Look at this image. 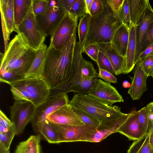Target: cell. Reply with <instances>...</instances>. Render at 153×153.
Instances as JSON below:
<instances>
[{"instance_id":"e0dca14e","label":"cell","mask_w":153,"mask_h":153,"mask_svg":"<svg viewBox=\"0 0 153 153\" xmlns=\"http://www.w3.org/2000/svg\"><path fill=\"white\" fill-rule=\"evenodd\" d=\"M130 112V115L117 132L126 136L130 140H137L145 135L140 127L138 111L134 108Z\"/></svg>"},{"instance_id":"7a4b0ae2","label":"cell","mask_w":153,"mask_h":153,"mask_svg":"<svg viewBox=\"0 0 153 153\" xmlns=\"http://www.w3.org/2000/svg\"><path fill=\"white\" fill-rule=\"evenodd\" d=\"M36 52L26 45L18 34L16 35L4 52L0 53L1 82L10 85L25 78Z\"/></svg>"},{"instance_id":"9a60e30c","label":"cell","mask_w":153,"mask_h":153,"mask_svg":"<svg viewBox=\"0 0 153 153\" xmlns=\"http://www.w3.org/2000/svg\"><path fill=\"white\" fill-rule=\"evenodd\" d=\"M47 120L53 124L74 126L85 125L69 103L50 115Z\"/></svg>"},{"instance_id":"8d00e7d4","label":"cell","mask_w":153,"mask_h":153,"mask_svg":"<svg viewBox=\"0 0 153 153\" xmlns=\"http://www.w3.org/2000/svg\"><path fill=\"white\" fill-rule=\"evenodd\" d=\"M82 121L86 125L98 126L100 122L89 115L77 108H72Z\"/></svg>"},{"instance_id":"1f68e13d","label":"cell","mask_w":153,"mask_h":153,"mask_svg":"<svg viewBox=\"0 0 153 153\" xmlns=\"http://www.w3.org/2000/svg\"><path fill=\"white\" fill-rule=\"evenodd\" d=\"M69 13L78 19L87 14L85 0H75Z\"/></svg>"},{"instance_id":"4fadbf2b","label":"cell","mask_w":153,"mask_h":153,"mask_svg":"<svg viewBox=\"0 0 153 153\" xmlns=\"http://www.w3.org/2000/svg\"><path fill=\"white\" fill-rule=\"evenodd\" d=\"M130 114L131 112L128 114L124 113L116 118L101 121L94 132L87 136L83 142H99L110 135L117 132Z\"/></svg>"},{"instance_id":"ffe728a7","label":"cell","mask_w":153,"mask_h":153,"mask_svg":"<svg viewBox=\"0 0 153 153\" xmlns=\"http://www.w3.org/2000/svg\"><path fill=\"white\" fill-rule=\"evenodd\" d=\"M16 131L13 123L1 110L0 111V144L9 149Z\"/></svg>"},{"instance_id":"ba28073f","label":"cell","mask_w":153,"mask_h":153,"mask_svg":"<svg viewBox=\"0 0 153 153\" xmlns=\"http://www.w3.org/2000/svg\"><path fill=\"white\" fill-rule=\"evenodd\" d=\"M67 12L62 0H48L44 13L36 16L38 25L46 37L51 35Z\"/></svg>"},{"instance_id":"3957f363","label":"cell","mask_w":153,"mask_h":153,"mask_svg":"<svg viewBox=\"0 0 153 153\" xmlns=\"http://www.w3.org/2000/svg\"><path fill=\"white\" fill-rule=\"evenodd\" d=\"M104 8L101 13L91 18L85 46L91 44L111 42L116 30L123 24L117 19L107 0H102Z\"/></svg>"},{"instance_id":"f5cc1de1","label":"cell","mask_w":153,"mask_h":153,"mask_svg":"<svg viewBox=\"0 0 153 153\" xmlns=\"http://www.w3.org/2000/svg\"><path fill=\"white\" fill-rule=\"evenodd\" d=\"M152 78H153V75H152Z\"/></svg>"},{"instance_id":"f546056e","label":"cell","mask_w":153,"mask_h":153,"mask_svg":"<svg viewBox=\"0 0 153 153\" xmlns=\"http://www.w3.org/2000/svg\"><path fill=\"white\" fill-rule=\"evenodd\" d=\"M91 17L90 14L87 13L79 20L78 26V35L79 42L82 46L84 45L86 38Z\"/></svg>"},{"instance_id":"74e56055","label":"cell","mask_w":153,"mask_h":153,"mask_svg":"<svg viewBox=\"0 0 153 153\" xmlns=\"http://www.w3.org/2000/svg\"><path fill=\"white\" fill-rule=\"evenodd\" d=\"M153 44V22L149 25L141 45L140 54Z\"/></svg>"},{"instance_id":"7dc6e473","label":"cell","mask_w":153,"mask_h":153,"mask_svg":"<svg viewBox=\"0 0 153 153\" xmlns=\"http://www.w3.org/2000/svg\"><path fill=\"white\" fill-rule=\"evenodd\" d=\"M148 133L149 135V143L151 147H153V128L148 129Z\"/></svg>"},{"instance_id":"e575fe53","label":"cell","mask_w":153,"mask_h":153,"mask_svg":"<svg viewBox=\"0 0 153 153\" xmlns=\"http://www.w3.org/2000/svg\"><path fill=\"white\" fill-rule=\"evenodd\" d=\"M91 62L84 60L81 69V79L84 77H96L98 75Z\"/></svg>"},{"instance_id":"f1b7e54d","label":"cell","mask_w":153,"mask_h":153,"mask_svg":"<svg viewBox=\"0 0 153 153\" xmlns=\"http://www.w3.org/2000/svg\"><path fill=\"white\" fill-rule=\"evenodd\" d=\"M94 79L88 77H82L79 85L67 90L65 94L72 91L79 94H87L94 83Z\"/></svg>"},{"instance_id":"603a6c76","label":"cell","mask_w":153,"mask_h":153,"mask_svg":"<svg viewBox=\"0 0 153 153\" xmlns=\"http://www.w3.org/2000/svg\"><path fill=\"white\" fill-rule=\"evenodd\" d=\"M129 39L125 56L124 74L131 72L135 65V58L136 50L135 27L132 26L129 29Z\"/></svg>"},{"instance_id":"f6af8a7d","label":"cell","mask_w":153,"mask_h":153,"mask_svg":"<svg viewBox=\"0 0 153 153\" xmlns=\"http://www.w3.org/2000/svg\"><path fill=\"white\" fill-rule=\"evenodd\" d=\"M151 56H153V44L149 46L140 54L138 59V61L140 60H143L146 57Z\"/></svg>"},{"instance_id":"f35d334b","label":"cell","mask_w":153,"mask_h":153,"mask_svg":"<svg viewBox=\"0 0 153 153\" xmlns=\"http://www.w3.org/2000/svg\"><path fill=\"white\" fill-rule=\"evenodd\" d=\"M83 47V52L85 53L92 60L96 62L99 50L96 44H91Z\"/></svg>"},{"instance_id":"6da1fadb","label":"cell","mask_w":153,"mask_h":153,"mask_svg":"<svg viewBox=\"0 0 153 153\" xmlns=\"http://www.w3.org/2000/svg\"><path fill=\"white\" fill-rule=\"evenodd\" d=\"M76 30L70 41L61 49L57 50L50 44L41 77L51 90V96L60 94L68 88L74 75L73 62L76 42Z\"/></svg>"},{"instance_id":"484cf974","label":"cell","mask_w":153,"mask_h":153,"mask_svg":"<svg viewBox=\"0 0 153 153\" xmlns=\"http://www.w3.org/2000/svg\"><path fill=\"white\" fill-rule=\"evenodd\" d=\"M32 0H14V9L16 26L19 24L27 14Z\"/></svg>"},{"instance_id":"d6a6232c","label":"cell","mask_w":153,"mask_h":153,"mask_svg":"<svg viewBox=\"0 0 153 153\" xmlns=\"http://www.w3.org/2000/svg\"><path fill=\"white\" fill-rule=\"evenodd\" d=\"M96 63L99 69H102L115 74V72L110 61L105 55L100 51Z\"/></svg>"},{"instance_id":"816d5d0a","label":"cell","mask_w":153,"mask_h":153,"mask_svg":"<svg viewBox=\"0 0 153 153\" xmlns=\"http://www.w3.org/2000/svg\"><path fill=\"white\" fill-rule=\"evenodd\" d=\"M150 153H153V147H151Z\"/></svg>"},{"instance_id":"f907efd6","label":"cell","mask_w":153,"mask_h":153,"mask_svg":"<svg viewBox=\"0 0 153 153\" xmlns=\"http://www.w3.org/2000/svg\"><path fill=\"white\" fill-rule=\"evenodd\" d=\"M0 153H10V150H7L0 146Z\"/></svg>"},{"instance_id":"7c38bea8","label":"cell","mask_w":153,"mask_h":153,"mask_svg":"<svg viewBox=\"0 0 153 153\" xmlns=\"http://www.w3.org/2000/svg\"><path fill=\"white\" fill-rule=\"evenodd\" d=\"M51 124L58 134L60 143L83 141L87 136L94 132L97 126L86 124L81 126Z\"/></svg>"},{"instance_id":"ac0fdd59","label":"cell","mask_w":153,"mask_h":153,"mask_svg":"<svg viewBox=\"0 0 153 153\" xmlns=\"http://www.w3.org/2000/svg\"><path fill=\"white\" fill-rule=\"evenodd\" d=\"M153 22V9L150 3L146 9L138 25L135 27L136 40V50L135 58V63L136 64L140 55L142 41L148 30Z\"/></svg>"},{"instance_id":"30bf717a","label":"cell","mask_w":153,"mask_h":153,"mask_svg":"<svg viewBox=\"0 0 153 153\" xmlns=\"http://www.w3.org/2000/svg\"><path fill=\"white\" fill-rule=\"evenodd\" d=\"M36 108L31 102L23 100H15L10 106V120L15 126L16 135L22 134L30 123Z\"/></svg>"},{"instance_id":"d4e9b609","label":"cell","mask_w":153,"mask_h":153,"mask_svg":"<svg viewBox=\"0 0 153 153\" xmlns=\"http://www.w3.org/2000/svg\"><path fill=\"white\" fill-rule=\"evenodd\" d=\"M131 26L139 23L149 3L148 0H128Z\"/></svg>"},{"instance_id":"44dd1931","label":"cell","mask_w":153,"mask_h":153,"mask_svg":"<svg viewBox=\"0 0 153 153\" xmlns=\"http://www.w3.org/2000/svg\"><path fill=\"white\" fill-rule=\"evenodd\" d=\"M129 35V29L122 24L114 32L111 42L118 53L125 57Z\"/></svg>"},{"instance_id":"d6986e66","label":"cell","mask_w":153,"mask_h":153,"mask_svg":"<svg viewBox=\"0 0 153 153\" xmlns=\"http://www.w3.org/2000/svg\"><path fill=\"white\" fill-rule=\"evenodd\" d=\"M99 51L103 53L110 61L115 72L118 75L124 74L125 68V58L117 51L111 42L97 44Z\"/></svg>"},{"instance_id":"d590c367","label":"cell","mask_w":153,"mask_h":153,"mask_svg":"<svg viewBox=\"0 0 153 153\" xmlns=\"http://www.w3.org/2000/svg\"><path fill=\"white\" fill-rule=\"evenodd\" d=\"M48 0H32V7L36 16L42 14L47 7Z\"/></svg>"},{"instance_id":"ab89813d","label":"cell","mask_w":153,"mask_h":153,"mask_svg":"<svg viewBox=\"0 0 153 153\" xmlns=\"http://www.w3.org/2000/svg\"><path fill=\"white\" fill-rule=\"evenodd\" d=\"M141 61L142 68L145 74L148 77L152 76L153 74V56H148Z\"/></svg>"},{"instance_id":"ee69618b","label":"cell","mask_w":153,"mask_h":153,"mask_svg":"<svg viewBox=\"0 0 153 153\" xmlns=\"http://www.w3.org/2000/svg\"><path fill=\"white\" fill-rule=\"evenodd\" d=\"M146 106L149 115L148 129L153 128V102L149 103Z\"/></svg>"},{"instance_id":"681fc988","label":"cell","mask_w":153,"mask_h":153,"mask_svg":"<svg viewBox=\"0 0 153 153\" xmlns=\"http://www.w3.org/2000/svg\"><path fill=\"white\" fill-rule=\"evenodd\" d=\"M122 85L124 88H128L130 87L131 84L128 81L125 80L123 82Z\"/></svg>"},{"instance_id":"5bb4252c","label":"cell","mask_w":153,"mask_h":153,"mask_svg":"<svg viewBox=\"0 0 153 153\" xmlns=\"http://www.w3.org/2000/svg\"><path fill=\"white\" fill-rule=\"evenodd\" d=\"M14 0H0L1 22L4 42H8L10 34L16 29Z\"/></svg>"},{"instance_id":"4dcf8cb0","label":"cell","mask_w":153,"mask_h":153,"mask_svg":"<svg viewBox=\"0 0 153 153\" xmlns=\"http://www.w3.org/2000/svg\"><path fill=\"white\" fill-rule=\"evenodd\" d=\"M116 17L129 29L131 27L130 13L128 0H124L122 5Z\"/></svg>"},{"instance_id":"4316f807","label":"cell","mask_w":153,"mask_h":153,"mask_svg":"<svg viewBox=\"0 0 153 153\" xmlns=\"http://www.w3.org/2000/svg\"><path fill=\"white\" fill-rule=\"evenodd\" d=\"M151 148L149 135L147 133L140 139L134 141L127 153H150Z\"/></svg>"},{"instance_id":"8992f818","label":"cell","mask_w":153,"mask_h":153,"mask_svg":"<svg viewBox=\"0 0 153 153\" xmlns=\"http://www.w3.org/2000/svg\"><path fill=\"white\" fill-rule=\"evenodd\" d=\"M16 31L28 47L37 51L44 44L45 36L40 28L31 7L27 15L19 25Z\"/></svg>"},{"instance_id":"cb8c5ba5","label":"cell","mask_w":153,"mask_h":153,"mask_svg":"<svg viewBox=\"0 0 153 153\" xmlns=\"http://www.w3.org/2000/svg\"><path fill=\"white\" fill-rule=\"evenodd\" d=\"M39 135L30 136L26 140L20 142L14 153H42Z\"/></svg>"},{"instance_id":"836d02e7","label":"cell","mask_w":153,"mask_h":153,"mask_svg":"<svg viewBox=\"0 0 153 153\" xmlns=\"http://www.w3.org/2000/svg\"><path fill=\"white\" fill-rule=\"evenodd\" d=\"M139 120L140 128L144 135L147 133L149 124V115L146 106L139 111Z\"/></svg>"},{"instance_id":"277c9868","label":"cell","mask_w":153,"mask_h":153,"mask_svg":"<svg viewBox=\"0 0 153 153\" xmlns=\"http://www.w3.org/2000/svg\"><path fill=\"white\" fill-rule=\"evenodd\" d=\"M10 90L15 100L29 101L37 107L49 97L51 90L41 77L25 78L11 83Z\"/></svg>"},{"instance_id":"7402d4cb","label":"cell","mask_w":153,"mask_h":153,"mask_svg":"<svg viewBox=\"0 0 153 153\" xmlns=\"http://www.w3.org/2000/svg\"><path fill=\"white\" fill-rule=\"evenodd\" d=\"M47 46L44 44L37 51L36 56L25 78L41 77L46 59Z\"/></svg>"},{"instance_id":"c3c4849f","label":"cell","mask_w":153,"mask_h":153,"mask_svg":"<svg viewBox=\"0 0 153 153\" xmlns=\"http://www.w3.org/2000/svg\"><path fill=\"white\" fill-rule=\"evenodd\" d=\"M93 0H85L87 13L90 14V11Z\"/></svg>"},{"instance_id":"2e32d148","label":"cell","mask_w":153,"mask_h":153,"mask_svg":"<svg viewBox=\"0 0 153 153\" xmlns=\"http://www.w3.org/2000/svg\"><path fill=\"white\" fill-rule=\"evenodd\" d=\"M134 74L133 77L129 76L131 83L128 94L133 100H138L148 90L146 81L148 77L143 70L141 60H138L136 64Z\"/></svg>"},{"instance_id":"5b68a950","label":"cell","mask_w":153,"mask_h":153,"mask_svg":"<svg viewBox=\"0 0 153 153\" xmlns=\"http://www.w3.org/2000/svg\"><path fill=\"white\" fill-rule=\"evenodd\" d=\"M69 104L72 108L85 112L100 122L116 118L124 114L118 106H110L86 94H74Z\"/></svg>"},{"instance_id":"7bdbcfd3","label":"cell","mask_w":153,"mask_h":153,"mask_svg":"<svg viewBox=\"0 0 153 153\" xmlns=\"http://www.w3.org/2000/svg\"><path fill=\"white\" fill-rule=\"evenodd\" d=\"M106 0L115 15L117 14L122 5L124 0Z\"/></svg>"},{"instance_id":"9c48e42d","label":"cell","mask_w":153,"mask_h":153,"mask_svg":"<svg viewBox=\"0 0 153 153\" xmlns=\"http://www.w3.org/2000/svg\"><path fill=\"white\" fill-rule=\"evenodd\" d=\"M78 18L67 12L51 35L50 45L54 48H62L71 38L77 26Z\"/></svg>"},{"instance_id":"83f0119b","label":"cell","mask_w":153,"mask_h":153,"mask_svg":"<svg viewBox=\"0 0 153 153\" xmlns=\"http://www.w3.org/2000/svg\"><path fill=\"white\" fill-rule=\"evenodd\" d=\"M42 138L52 144L60 143L58 134L47 120L45 121L41 130Z\"/></svg>"},{"instance_id":"60d3db41","label":"cell","mask_w":153,"mask_h":153,"mask_svg":"<svg viewBox=\"0 0 153 153\" xmlns=\"http://www.w3.org/2000/svg\"><path fill=\"white\" fill-rule=\"evenodd\" d=\"M99 69V73L96 77L101 78L104 81L109 83H117V78L114 74L102 69Z\"/></svg>"},{"instance_id":"52a82bcc","label":"cell","mask_w":153,"mask_h":153,"mask_svg":"<svg viewBox=\"0 0 153 153\" xmlns=\"http://www.w3.org/2000/svg\"><path fill=\"white\" fill-rule=\"evenodd\" d=\"M70 101L67 94H62L49 97L36 107L30 122L33 130L36 135H39L41 137L42 128L48 117L61 108L69 104Z\"/></svg>"},{"instance_id":"b9f144b4","label":"cell","mask_w":153,"mask_h":153,"mask_svg":"<svg viewBox=\"0 0 153 153\" xmlns=\"http://www.w3.org/2000/svg\"><path fill=\"white\" fill-rule=\"evenodd\" d=\"M104 8L102 0H93L90 11L91 16L93 17L101 13Z\"/></svg>"},{"instance_id":"8fae6325","label":"cell","mask_w":153,"mask_h":153,"mask_svg":"<svg viewBox=\"0 0 153 153\" xmlns=\"http://www.w3.org/2000/svg\"><path fill=\"white\" fill-rule=\"evenodd\" d=\"M87 94L110 106L124 101L122 96L110 83L100 79H94V83Z\"/></svg>"},{"instance_id":"bcb514c9","label":"cell","mask_w":153,"mask_h":153,"mask_svg":"<svg viewBox=\"0 0 153 153\" xmlns=\"http://www.w3.org/2000/svg\"><path fill=\"white\" fill-rule=\"evenodd\" d=\"M75 0H62L63 6L67 12H69Z\"/></svg>"}]
</instances>
